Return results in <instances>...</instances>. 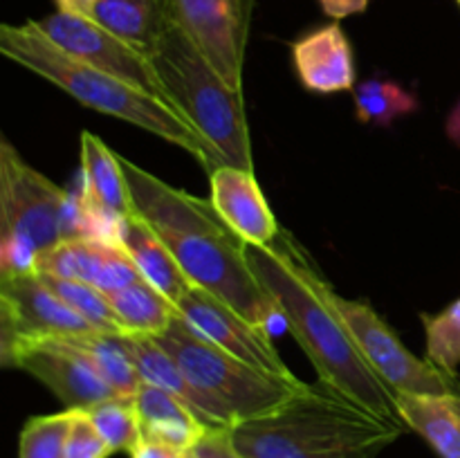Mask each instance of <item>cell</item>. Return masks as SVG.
Returning a JSON list of instances; mask_svg holds the SVG:
<instances>
[{
    "mask_svg": "<svg viewBox=\"0 0 460 458\" xmlns=\"http://www.w3.org/2000/svg\"><path fill=\"white\" fill-rule=\"evenodd\" d=\"M135 407L142 425V438L160 440L184 452H189L211 429L182 398L160 386H139Z\"/></svg>",
    "mask_w": 460,
    "mask_h": 458,
    "instance_id": "17",
    "label": "cell"
},
{
    "mask_svg": "<svg viewBox=\"0 0 460 458\" xmlns=\"http://www.w3.org/2000/svg\"><path fill=\"white\" fill-rule=\"evenodd\" d=\"M0 54L16 66L49 81L85 108L117 117L196 157L207 173L216 169L200 135L160 99L115 75L79 61L40 31L36 21L0 25Z\"/></svg>",
    "mask_w": 460,
    "mask_h": 458,
    "instance_id": "4",
    "label": "cell"
},
{
    "mask_svg": "<svg viewBox=\"0 0 460 458\" xmlns=\"http://www.w3.org/2000/svg\"><path fill=\"white\" fill-rule=\"evenodd\" d=\"M119 162L135 216L164 242L189 283L268 328L270 319L279 317L277 308L247 260V242L220 218L209 198L171 187L121 155Z\"/></svg>",
    "mask_w": 460,
    "mask_h": 458,
    "instance_id": "2",
    "label": "cell"
},
{
    "mask_svg": "<svg viewBox=\"0 0 460 458\" xmlns=\"http://www.w3.org/2000/svg\"><path fill=\"white\" fill-rule=\"evenodd\" d=\"M229 458H243L241 454L236 452V447H234V443H232V452H229Z\"/></svg>",
    "mask_w": 460,
    "mask_h": 458,
    "instance_id": "36",
    "label": "cell"
},
{
    "mask_svg": "<svg viewBox=\"0 0 460 458\" xmlns=\"http://www.w3.org/2000/svg\"><path fill=\"white\" fill-rule=\"evenodd\" d=\"M90 18L151 58L171 25L166 0H102Z\"/></svg>",
    "mask_w": 460,
    "mask_h": 458,
    "instance_id": "21",
    "label": "cell"
},
{
    "mask_svg": "<svg viewBox=\"0 0 460 458\" xmlns=\"http://www.w3.org/2000/svg\"><path fill=\"white\" fill-rule=\"evenodd\" d=\"M128 341L142 384H153L160 386V389L164 391H171V393L182 398L184 402L198 413L193 391L191 386H189L187 377H184L182 368L178 366L173 355L160 344V339L151 335H128ZM198 416H200V413H198Z\"/></svg>",
    "mask_w": 460,
    "mask_h": 458,
    "instance_id": "25",
    "label": "cell"
},
{
    "mask_svg": "<svg viewBox=\"0 0 460 458\" xmlns=\"http://www.w3.org/2000/svg\"><path fill=\"white\" fill-rule=\"evenodd\" d=\"M40 277L48 281V286L79 314L81 319L90 323L93 330L99 332H112V335H124L119 326V319H117L115 310H112L111 299L108 295H103L102 290H97L94 286L84 281H75V278H57V277Z\"/></svg>",
    "mask_w": 460,
    "mask_h": 458,
    "instance_id": "27",
    "label": "cell"
},
{
    "mask_svg": "<svg viewBox=\"0 0 460 458\" xmlns=\"http://www.w3.org/2000/svg\"><path fill=\"white\" fill-rule=\"evenodd\" d=\"M445 133H447L449 142L460 148V99L456 101V106L452 108V112L447 115V121H445Z\"/></svg>",
    "mask_w": 460,
    "mask_h": 458,
    "instance_id": "35",
    "label": "cell"
},
{
    "mask_svg": "<svg viewBox=\"0 0 460 458\" xmlns=\"http://www.w3.org/2000/svg\"><path fill=\"white\" fill-rule=\"evenodd\" d=\"M317 3L322 12L332 21H344V18L364 13L368 9V0H317Z\"/></svg>",
    "mask_w": 460,
    "mask_h": 458,
    "instance_id": "33",
    "label": "cell"
},
{
    "mask_svg": "<svg viewBox=\"0 0 460 458\" xmlns=\"http://www.w3.org/2000/svg\"><path fill=\"white\" fill-rule=\"evenodd\" d=\"M9 368L30 373L40 384L48 386L66 409L85 411L117 395L94 364L63 339L43 341L18 350Z\"/></svg>",
    "mask_w": 460,
    "mask_h": 458,
    "instance_id": "13",
    "label": "cell"
},
{
    "mask_svg": "<svg viewBox=\"0 0 460 458\" xmlns=\"http://www.w3.org/2000/svg\"><path fill=\"white\" fill-rule=\"evenodd\" d=\"M72 420L75 409L30 418L18 438V458H63Z\"/></svg>",
    "mask_w": 460,
    "mask_h": 458,
    "instance_id": "28",
    "label": "cell"
},
{
    "mask_svg": "<svg viewBox=\"0 0 460 458\" xmlns=\"http://www.w3.org/2000/svg\"><path fill=\"white\" fill-rule=\"evenodd\" d=\"M39 274L90 283L103 295H112L142 278L119 242L97 238H75L40 251Z\"/></svg>",
    "mask_w": 460,
    "mask_h": 458,
    "instance_id": "14",
    "label": "cell"
},
{
    "mask_svg": "<svg viewBox=\"0 0 460 458\" xmlns=\"http://www.w3.org/2000/svg\"><path fill=\"white\" fill-rule=\"evenodd\" d=\"M456 3H458V7H460V0H456Z\"/></svg>",
    "mask_w": 460,
    "mask_h": 458,
    "instance_id": "37",
    "label": "cell"
},
{
    "mask_svg": "<svg viewBox=\"0 0 460 458\" xmlns=\"http://www.w3.org/2000/svg\"><path fill=\"white\" fill-rule=\"evenodd\" d=\"M157 339L182 368L198 413L211 429H234L247 420L268 416L308 386L299 377L252 366L216 348L193 332L182 317L175 319Z\"/></svg>",
    "mask_w": 460,
    "mask_h": 458,
    "instance_id": "5",
    "label": "cell"
},
{
    "mask_svg": "<svg viewBox=\"0 0 460 458\" xmlns=\"http://www.w3.org/2000/svg\"><path fill=\"white\" fill-rule=\"evenodd\" d=\"M335 304L364 357L391 389L404 393H458L456 373L443 371L429 359L413 355L367 301L337 295Z\"/></svg>",
    "mask_w": 460,
    "mask_h": 458,
    "instance_id": "9",
    "label": "cell"
},
{
    "mask_svg": "<svg viewBox=\"0 0 460 458\" xmlns=\"http://www.w3.org/2000/svg\"><path fill=\"white\" fill-rule=\"evenodd\" d=\"M209 187L211 205L247 245H270L277 241L281 227L254 171L220 164L209 173Z\"/></svg>",
    "mask_w": 460,
    "mask_h": 458,
    "instance_id": "15",
    "label": "cell"
},
{
    "mask_svg": "<svg viewBox=\"0 0 460 458\" xmlns=\"http://www.w3.org/2000/svg\"><path fill=\"white\" fill-rule=\"evenodd\" d=\"M166 9L171 25L196 45L225 84L243 90L254 0H166Z\"/></svg>",
    "mask_w": 460,
    "mask_h": 458,
    "instance_id": "10",
    "label": "cell"
},
{
    "mask_svg": "<svg viewBox=\"0 0 460 458\" xmlns=\"http://www.w3.org/2000/svg\"><path fill=\"white\" fill-rule=\"evenodd\" d=\"M427 337V359L447 373L460 366V296L438 314H420Z\"/></svg>",
    "mask_w": 460,
    "mask_h": 458,
    "instance_id": "29",
    "label": "cell"
},
{
    "mask_svg": "<svg viewBox=\"0 0 460 458\" xmlns=\"http://www.w3.org/2000/svg\"><path fill=\"white\" fill-rule=\"evenodd\" d=\"M0 236L45 251L85 238L81 200L27 164L7 137L0 139Z\"/></svg>",
    "mask_w": 460,
    "mask_h": 458,
    "instance_id": "7",
    "label": "cell"
},
{
    "mask_svg": "<svg viewBox=\"0 0 460 458\" xmlns=\"http://www.w3.org/2000/svg\"><path fill=\"white\" fill-rule=\"evenodd\" d=\"M90 330V323L39 272L0 278V364L4 368L27 346L67 339Z\"/></svg>",
    "mask_w": 460,
    "mask_h": 458,
    "instance_id": "8",
    "label": "cell"
},
{
    "mask_svg": "<svg viewBox=\"0 0 460 458\" xmlns=\"http://www.w3.org/2000/svg\"><path fill=\"white\" fill-rule=\"evenodd\" d=\"M153 66L169 106L200 135L214 164L254 171L243 90L229 88L175 25L157 45Z\"/></svg>",
    "mask_w": 460,
    "mask_h": 458,
    "instance_id": "6",
    "label": "cell"
},
{
    "mask_svg": "<svg viewBox=\"0 0 460 458\" xmlns=\"http://www.w3.org/2000/svg\"><path fill=\"white\" fill-rule=\"evenodd\" d=\"M130 458H189V452L173 447V445L160 443V440L142 438L137 447L130 452Z\"/></svg>",
    "mask_w": 460,
    "mask_h": 458,
    "instance_id": "32",
    "label": "cell"
},
{
    "mask_svg": "<svg viewBox=\"0 0 460 458\" xmlns=\"http://www.w3.org/2000/svg\"><path fill=\"white\" fill-rule=\"evenodd\" d=\"M404 429L317 380L229 436L243 458H377Z\"/></svg>",
    "mask_w": 460,
    "mask_h": 458,
    "instance_id": "3",
    "label": "cell"
},
{
    "mask_svg": "<svg viewBox=\"0 0 460 458\" xmlns=\"http://www.w3.org/2000/svg\"><path fill=\"white\" fill-rule=\"evenodd\" d=\"M79 182L85 196L102 209L119 218L135 214L119 155L90 130L81 133Z\"/></svg>",
    "mask_w": 460,
    "mask_h": 458,
    "instance_id": "20",
    "label": "cell"
},
{
    "mask_svg": "<svg viewBox=\"0 0 460 458\" xmlns=\"http://www.w3.org/2000/svg\"><path fill=\"white\" fill-rule=\"evenodd\" d=\"M112 454L115 452L102 438V434L93 425L88 413L76 411L75 409V420H72L70 431H67L66 454H63V458H108Z\"/></svg>",
    "mask_w": 460,
    "mask_h": 458,
    "instance_id": "30",
    "label": "cell"
},
{
    "mask_svg": "<svg viewBox=\"0 0 460 458\" xmlns=\"http://www.w3.org/2000/svg\"><path fill=\"white\" fill-rule=\"evenodd\" d=\"M178 313L193 332L214 344L216 348L265 371L296 377L279 355L268 328L252 323L238 310L225 304L211 292L191 286L178 301Z\"/></svg>",
    "mask_w": 460,
    "mask_h": 458,
    "instance_id": "12",
    "label": "cell"
},
{
    "mask_svg": "<svg viewBox=\"0 0 460 458\" xmlns=\"http://www.w3.org/2000/svg\"><path fill=\"white\" fill-rule=\"evenodd\" d=\"M124 335L157 337L180 317L178 305L166 299L157 287L137 278L130 286L108 295Z\"/></svg>",
    "mask_w": 460,
    "mask_h": 458,
    "instance_id": "22",
    "label": "cell"
},
{
    "mask_svg": "<svg viewBox=\"0 0 460 458\" xmlns=\"http://www.w3.org/2000/svg\"><path fill=\"white\" fill-rule=\"evenodd\" d=\"M70 346L79 348L90 362L94 364L103 380L115 389L121 398H135L142 386L137 366H135L133 350H130L128 335H112V332L90 330L84 335L67 337Z\"/></svg>",
    "mask_w": 460,
    "mask_h": 458,
    "instance_id": "23",
    "label": "cell"
},
{
    "mask_svg": "<svg viewBox=\"0 0 460 458\" xmlns=\"http://www.w3.org/2000/svg\"><path fill=\"white\" fill-rule=\"evenodd\" d=\"M229 452H232L229 429H209L189 449V458H229Z\"/></svg>",
    "mask_w": 460,
    "mask_h": 458,
    "instance_id": "31",
    "label": "cell"
},
{
    "mask_svg": "<svg viewBox=\"0 0 460 458\" xmlns=\"http://www.w3.org/2000/svg\"><path fill=\"white\" fill-rule=\"evenodd\" d=\"M353 103L355 115L362 124L385 126V128L400 117L413 115L420 108V99L413 90L385 76L359 81L353 88Z\"/></svg>",
    "mask_w": 460,
    "mask_h": 458,
    "instance_id": "24",
    "label": "cell"
},
{
    "mask_svg": "<svg viewBox=\"0 0 460 458\" xmlns=\"http://www.w3.org/2000/svg\"><path fill=\"white\" fill-rule=\"evenodd\" d=\"M36 25L49 40H54L58 48L66 49L79 61L99 67L108 75L119 76V79L142 88L151 97L169 103L155 66H153V58L112 31H108L106 27L99 25L90 16L54 12L36 21Z\"/></svg>",
    "mask_w": 460,
    "mask_h": 458,
    "instance_id": "11",
    "label": "cell"
},
{
    "mask_svg": "<svg viewBox=\"0 0 460 458\" xmlns=\"http://www.w3.org/2000/svg\"><path fill=\"white\" fill-rule=\"evenodd\" d=\"M99 3H102V0H54L57 12L76 13V16H93L94 7H97Z\"/></svg>",
    "mask_w": 460,
    "mask_h": 458,
    "instance_id": "34",
    "label": "cell"
},
{
    "mask_svg": "<svg viewBox=\"0 0 460 458\" xmlns=\"http://www.w3.org/2000/svg\"><path fill=\"white\" fill-rule=\"evenodd\" d=\"M395 409L409 429L420 434L440 458H460L458 393H404L395 391Z\"/></svg>",
    "mask_w": 460,
    "mask_h": 458,
    "instance_id": "18",
    "label": "cell"
},
{
    "mask_svg": "<svg viewBox=\"0 0 460 458\" xmlns=\"http://www.w3.org/2000/svg\"><path fill=\"white\" fill-rule=\"evenodd\" d=\"M247 260L279 317L313 362L319 382L359 407L400 420L395 391L364 357L337 310V292L295 236L281 229L270 245H247Z\"/></svg>",
    "mask_w": 460,
    "mask_h": 458,
    "instance_id": "1",
    "label": "cell"
},
{
    "mask_svg": "<svg viewBox=\"0 0 460 458\" xmlns=\"http://www.w3.org/2000/svg\"><path fill=\"white\" fill-rule=\"evenodd\" d=\"M292 66L310 92H353L358 85L353 45L340 22L322 25L296 39L292 43Z\"/></svg>",
    "mask_w": 460,
    "mask_h": 458,
    "instance_id": "16",
    "label": "cell"
},
{
    "mask_svg": "<svg viewBox=\"0 0 460 458\" xmlns=\"http://www.w3.org/2000/svg\"><path fill=\"white\" fill-rule=\"evenodd\" d=\"M117 242L130 256L139 277L178 305V301L191 287V283L184 277V272L175 263L173 254L166 250L164 242L153 233V229L135 214L126 216L119 223Z\"/></svg>",
    "mask_w": 460,
    "mask_h": 458,
    "instance_id": "19",
    "label": "cell"
},
{
    "mask_svg": "<svg viewBox=\"0 0 460 458\" xmlns=\"http://www.w3.org/2000/svg\"><path fill=\"white\" fill-rule=\"evenodd\" d=\"M85 413L115 454H130L142 440V425H139L135 398L115 395V398H108L94 407L85 409Z\"/></svg>",
    "mask_w": 460,
    "mask_h": 458,
    "instance_id": "26",
    "label": "cell"
}]
</instances>
